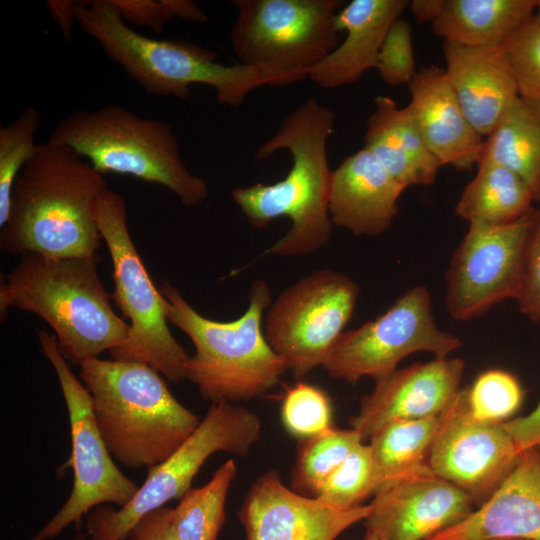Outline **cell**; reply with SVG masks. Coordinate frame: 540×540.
Instances as JSON below:
<instances>
[{"instance_id": "1", "label": "cell", "mask_w": 540, "mask_h": 540, "mask_svg": "<svg viewBox=\"0 0 540 540\" xmlns=\"http://www.w3.org/2000/svg\"><path fill=\"white\" fill-rule=\"evenodd\" d=\"M107 189L103 174L70 147L39 144L13 187L1 249L50 258L98 253L95 212Z\"/></svg>"}, {"instance_id": "2", "label": "cell", "mask_w": 540, "mask_h": 540, "mask_svg": "<svg viewBox=\"0 0 540 540\" xmlns=\"http://www.w3.org/2000/svg\"><path fill=\"white\" fill-rule=\"evenodd\" d=\"M334 112L309 97L289 113L278 131L265 141L255 157L266 159L286 149L292 165L284 179L265 185L256 183L231 191V198L249 223L264 228L287 216L289 231L268 252L279 256L312 253L325 246L332 235L329 213L332 170L327 143L333 132Z\"/></svg>"}, {"instance_id": "3", "label": "cell", "mask_w": 540, "mask_h": 540, "mask_svg": "<svg viewBox=\"0 0 540 540\" xmlns=\"http://www.w3.org/2000/svg\"><path fill=\"white\" fill-rule=\"evenodd\" d=\"M19 257L0 286L1 320L10 307L38 315L53 329L63 357L79 366L125 342L130 326L111 306L98 274L99 253Z\"/></svg>"}, {"instance_id": "4", "label": "cell", "mask_w": 540, "mask_h": 540, "mask_svg": "<svg viewBox=\"0 0 540 540\" xmlns=\"http://www.w3.org/2000/svg\"><path fill=\"white\" fill-rule=\"evenodd\" d=\"M79 376L110 454L125 467L156 466L200 424L146 363L95 357L80 365Z\"/></svg>"}, {"instance_id": "5", "label": "cell", "mask_w": 540, "mask_h": 540, "mask_svg": "<svg viewBox=\"0 0 540 540\" xmlns=\"http://www.w3.org/2000/svg\"><path fill=\"white\" fill-rule=\"evenodd\" d=\"M76 21L151 95L186 99L193 84H204L214 88L220 104L239 107L254 89L276 86L266 73L241 63L224 65L214 51L198 44L138 33L123 20L113 0L76 1Z\"/></svg>"}, {"instance_id": "6", "label": "cell", "mask_w": 540, "mask_h": 540, "mask_svg": "<svg viewBox=\"0 0 540 540\" xmlns=\"http://www.w3.org/2000/svg\"><path fill=\"white\" fill-rule=\"evenodd\" d=\"M159 290L168 321L181 329L195 348L186 366L187 379L211 404L260 397L288 371L262 331L263 313L271 305V290L264 280L252 283L246 311L230 322L202 316L167 280L161 281Z\"/></svg>"}, {"instance_id": "7", "label": "cell", "mask_w": 540, "mask_h": 540, "mask_svg": "<svg viewBox=\"0 0 540 540\" xmlns=\"http://www.w3.org/2000/svg\"><path fill=\"white\" fill-rule=\"evenodd\" d=\"M47 142L70 147L101 174L130 175L159 184L186 207L208 196L206 182L186 167L172 127L123 106L75 110L58 122Z\"/></svg>"}, {"instance_id": "8", "label": "cell", "mask_w": 540, "mask_h": 540, "mask_svg": "<svg viewBox=\"0 0 540 540\" xmlns=\"http://www.w3.org/2000/svg\"><path fill=\"white\" fill-rule=\"evenodd\" d=\"M340 0H233L237 10L230 41L239 63L285 86L309 71L339 44Z\"/></svg>"}, {"instance_id": "9", "label": "cell", "mask_w": 540, "mask_h": 540, "mask_svg": "<svg viewBox=\"0 0 540 540\" xmlns=\"http://www.w3.org/2000/svg\"><path fill=\"white\" fill-rule=\"evenodd\" d=\"M95 216L112 260V297L130 321L125 342L109 351L112 359L146 363L175 383L187 379L190 356L173 337L163 297L134 246L123 196L108 188L97 203Z\"/></svg>"}, {"instance_id": "10", "label": "cell", "mask_w": 540, "mask_h": 540, "mask_svg": "<svg viewBox=\"0 0 540 540\" xmlns=\"http://www.w3.org/2000/svg\"><path fill=\"white\" fill-rule=\"evenodd\" d=\"M262 423L254 412L231 402L211 404L195 431L164 461L148 468L145 481L132 500L120 509L97 507L88 514L91 540H125L145 514L179 499L194 477L216 452L245 457L261 439Z\"/></svg>"}, {"instance_id": "11", "label": "cell", "mask_w": 540, "mask_h": 540, "mask_svg": "<svg viewBox=\"0 0 540 540\" xmlns=\"http://www.w3.org/2000/svg\"><path fill=\"white\" fill-rule=\"evenodd\" d=\"M43 355L53 366L66 403L71 455L64 464L73 471L71 494L59 511L31 540H50L68 525L80 526L82 516L101 504L127 505L139 486L115 464L97 426L91 396L61 354L56 336L40 330Z\"/></svg>"}, {"instance_id": "12", "label": "cell", "mask_w": 540, "mask_h": 540, "mask_svg": "<svg viewBox=\"0 0 540 540\" xmlns=\"http://www.w3.org/2000/svg\"><path fill=\"white\" fill-rule=\"evenodd\" d=\"M461 345L458 337L438 328L430 292L418 285L374 320L343 332L322 367L330 377L348 383L364 377L376 381L396 370L410 354L429 352L446 358Z\"/></svg>"}, {"instance_id": "13", "label": "cell", "mask_w": 540, "mask_h": 540, "mask_svg": "<svg viewBox=\"0 0 540 540\" xmlns=\"http://www.w3.org/2000/svg\"><path fill=\"white\" fill-rule=\"evenodd\" d=\"M358 294L350 277L321 269L287 287L271 303L265 336L295 379L324 364L352 318Z\"/></svg>"}, {"instance_id": "14", "label": "cell", "mask_w": 540, "mask_h": 540, "mask_svg": "<svg viewBox=\"0 0 540 540\" xmlns=\"http://www.w3.org/2000/svg\"><path fill=\"white\" fill-rule=\"evenodd\" d=\"M536 208L505 225L469 224L446 272L450 316L467 321L497 303L517 299Z\"/></svg>"}, {"instance_id": "15", "label": "cell", "mask_w": 540, "mask_h": 540, "mask_svg": "<svg viewBox=\"0 0 540 540\" xmlns=\"http://www.w3.org/2000/svg\"><path fill=\"white\" fill-rule=\"evenodd\" d=\"M520 453L504 422H484L471 414L466 386L441 413L428 462L434 474L464 490L479 507L509 475Z\"/></svg>"}, {"instance_id": "16", "label": "cell", "mask_w": 540, "mask_h": 540, "mask_svg": "<svg viewBox=\"0 0 540 540\" xmlns=\"http://www.w3.org/2000/svg\"><path fill=\"white\" fill-rule=\"evenodd\" d=\"M369 513L370 504L345 509L300 494L270 470L252 483L237 516L245 540H336Z\"/></svg>"}, {"instance_id": "17", "label": "cell", "mask_w": 540, "mask_h": 540, "mask_svg": "<svg viewBox=\"0 0 540 540\" xmlns=\"http://www.w3.org/2000/svg\"><path fill=\"white\" fill-rule=\"evenodd\" d=\"M475 506L464 490L434 473L414 476L374 495L366 532L381 540H427L465 520Z\"/></svg>"}, {"instance_id": "18", "label": "cell", "mask_w": 540, "mask_h": 540, "mask_svg": "<svg viewBox=\"0 0 540 540\" xmlns=\"http://www.w3.org/2000/svg\"><path fill=\"white\" fill-rule=\"evenodd\" d=\"M464 369L461 358L449 357L397 368L361 398L350 428L366 439L391 423L441 414L460 390Z\"/></svg>"}, {"instance_id": "19", "label": "cell", "mask_w": 540, "mask_h": 540, "mask_svg": "<svg viewBox=\"0 0 540 540\" xmlns=\"http://www.w3.org/2000/svg\"><path fill=\"white\" fill-rule=\"evenodd\" d=\"M407 86L410 93L407 107L440 166L469 170L477 165L485 138L466 117L444 68L421 67Z\"/></svg>"}, {"instance_id": "20", "label": "cell", "mask_w": 540, "mask_h": 540, "mask_svg": "<svg viewBox=\"0 0 540 540\" xmlns=\"http://www.w3.org/2000/svg\"><path fill=\"white\" fill-rule=\"evenodd\" d=\"M540 540V450L529 448L465 520L427 540Z\"/></svg>"}, {"instance_id": "21", "label": "cell", "mask_w": 540, "mask_h": 540, "mask_svg": "<svg viewBox=\"0 0 540 540\" xmlns=\"http://www.w3.org/2000/svg\"><path fill=\"white\" fill-rule=\"evenodd\" d=\"M404 190L363 147L332 171L331 220L356 236L380 235L391 227Z\"/></svg>"}, {"instance_id": "22", "label": "cell", "mask_w": 540, "mask_h": 540, "mask_svg": "<svg viewBox=\"0 0 540 540\" xmlns=\"http://www.w3.org/2000/svg\"><path fill=\"white\" fill-rule=\"evenodd\" d=\"M449 81L466 117L487 137L512 102L517 84L501 47H465L443 44Z\"/></svg>"}, {"instance_id": "23", "label": "cell", "mask_w": 540, "mask_h": 540, "mask_svg": "<svg viewBox=\"0 0 540 540\" xmlns=\"http://www.w3.org/2000/svg\"><path fill=\"white\" fill-rule=\"evenodd\" d=\"M410 5L408 0H352L336 14V28L345 31L342 42L308 77L323 89L358 81L376 68L381 45L391 24Z\"/></svg>"}, {"instance_id": "24", "label": "cell", "mask_w": 540, "mask_h": 540, "mask_svg": "<svg viewBox=\"0 0 540 540\" xmlns=\"http://www.w3.org/2000/svg\"><path fill=\"white\" fill-rule=\"evenodd\" d=\"M364 148L405 189L432 185L441 167L425 145L408 107H398L388 96L374 99Z\"/></svg>"}, {"instance_id": "25", "label": "cell", "mask_w": 540, "mask_h": 540, "mask_svg": "<svg viewBox=\"0 0 540 540\" xmlns=\"http://www.w3.org/2000/svg\"><path fill=\"white\" fill-rule=\"evenodd\" d=\"M537 0H438L430 23L444 42L502 47L535 14Z\"/></svg>"}, {"instance_id": "26", "label": "cell", "mask_w": 540, "mask_h": 540, "mask_svg": "<svg viewBox=\"0 0 540 540\" xmlns=\"http://www.w3.org/2000/svg\"><path fill=\"white\" fill-rule=\"evenodd\" d=\"M501 165L518 175L540 202V102L517 97L485 137L478 163ZM477 163V164H478Z\"/></svg>"}, {"instance_id": "27", "label": "cell", "mask_w": 540, "mask_h": 540, "mask_svg": "<svg viewBox=\"0 0 540 540\" xmlns=\"http://www.w3.org/2000/svg\"><path fill=\"white\" fill-rule=\"evenodd\" d=\"M440 423L441 414L398 421L369 438L375 494L403 479L433 473L428 460Z\"/></svg>"}, {"instance_id": "28", "label": "cell", "mask_w": 540, "mask_h": 540, "mask_svg": "<svg viewBox=\"0 0 540 540\" xmlns=\"http://www.w3.org/2000/svg\"><path fill=\"white\" fill-rule=\"evenodd\" d=\"M534 197L526 183L496 163L477 164V173L466 184L455 214L469 224L505 225L526 215Z\"/></svg>"}, {"instance_id": "29", "label": "cell", "mask_w": 540, "mask_h": 540, "mask_svg": "<svg viewBox=\"0 0 540 540\" xmlns=\"http://www.w3.org/2000/svg\"><path fill=\"white\" fill-rule=\"evenodd\" d=\"M237 474L233 459L226 460L203 486L188 489L172 509V525L180 540H218L226 521L225 503Z\"/></svg>"}, {"instance_id": "30", "label": "cell", "mask_w": 540, "mask_h": 540, "mask_svg": "<svg viewBox=\"0 0 540 540\" xmlns=\"http://www.w3.org/2000/svg\"><path fill=\"white\" fill-rule=\"evenodd\" d=\"M362 440L361 434L353 428L334 427L300 439L290 488L314 497L327 477Z\"/></svg>"}, {"instance_id": "31", "label": "cell", "mask_w": 540, "mask_h": 540, "mask_svg": "<svg viewBox=\"0 0 540 540\" xmlns=\"http://www.w3.org/2000/svg\"><path fill=\"white\" fill-rule=\"evenodd\" d=\"M40 124V111L26 107L12 122L0 126V228L8 219L15 182L38 150L35 139Z\"/></svg>"}, {"instance_id": "32", "label": "cell", "mask_w": 540, "mask_h": 540, "mask_svg": "<svg viewBox=\"0 0 540 540\" xmlns=\"http://www.w3.org/2000/svg\"><path fill=\"white\" fill-rule=\"evenodd\" d=\"M375 494L369 445L358 444L327 477L316 492L317 499L339 508H353Z\"/></svg>"}, {"instance_id": "33", "label": "cell", "mask_w": 540, "mask_h": 540, "mask_svg": "<svg viewBox=\"0 0 540 540\" xmlns=\"http://www.w3.org/2000/svg\"><path fill=\"white\" fill-rule=\"evenodd\" d=\"M468 405L478 420L503 423L514 415L523 402V389L517 378L504 370L490 369L467 386Z\"/></svg>"}, {"instance_id": "34", "label": "cell", "mask_w": 540, "mask_h": 540, "mask_svg": "<svg viewBox=\"0 0 540 540\" xmlns=\"http://www.w3.org/2000/svg\"><path fill=\"white\" fill-rule=\"evenodd\" d=\"M281 418L286 430L300 438L319 434L332 427V404L321 388L298 382L284 396Z\"/></svg>"}, {"instance_id": "35", "label": "cell", "mask_w": 540, "mask_h": 540, "mask_svg": "<svg viewBox=\"0 0 540 540\" xmlns=\"http://www.w3.org/2000/svg\"><path fill=\"white\" fill-rule=\"evenodd\" d=\"M501 48L519 96L540 102V21L534 15Z\"/></svg>"}, {"instance_id": "36", "label": "cell", "mask_w": 540, "mask_h": 540, "mask_svg": "<svg viewBox=\"0 0 540 540\" xmlns=\"http://www.w3.org/2000/svg\"><path fill=\"white\" fill-rule=\"evenodd\" d=\"M390 86L408 84L416 73L411 24L401 18L389 27L381 45L376 68Z\"/></svg>"}, {"instance_id": "37", "label": "cell", "mask_w": 540, "mask_h": 540, "mask_svg": "<svg viewBox=\"0 0 540 540\" xmlns=\"http://www.w3.org/2000/svg\"><path fill=\"white\" fill-rule=\"evenodd\" d=\"M530 234L522 284L516 299L520 312L532 321L540 320V202Z\"/></svg>"}, {"instance_id": "38", "label": "cell", "mask_w": 540, "mask_h": 540, "mask_svg": "<svg viewBox=\"0 0 540 540\" xmlns=\"http://www.w3.org/2000/svg\"><path fill=\"white\" fill-rule=\"evenodd\" d=\"M123 20L162 33L175 19L167 0H113Z\"/></svg>"}, {"instance_id": "39", "label": "cell", "mask_w": 540, "mask_h": 540, "mask_svg": "<svg viewBox=\"0 0 540 540\" xmlns=\"http://www.w3.org/2000/svg\"><path fill=\"white\" fill-rule=\"evenodd\" d=\"M172 509L163 506L143 515L131 528L129 540H180L171 521Z\"/></svg>"}, {"instance_id": "40", "label": "cell", "mask_w": 540, "mask_h": 540, "mask_svg": "<svg viewBox=\"0 0 540 540\" xmlns=\"http://www.w3.org/2000/svg\"><path fill=\"white\" fill-rule=\"evenodd\" d=\"M504 426L520 452L529 448L540 450V402L531 413L509 419Z\"/></svg>"}, {"instance_id": "41", "label": "cell", "mask_w": 540, "mask_h": 540, "mask_svg": "<svg viewBox=\"0 0 540 540\" xmlns=\"http://www.w3.org/2000/svg\"><path fill=\"white\" fill-rule=\"evenodd\" d=\"M46 7L57 23L65 40L69 43L74 20H76V1L71 0H49Z\"/></svg>"}, {"instance_id": "42", "label": "cell", "mask_w": 540, "mask_h": 540, "mask_svg": "<svg viewBox=\"0 0 540 540\" xmlns=\"http://www.w3.org/2000/svg\"><path fill=\"white\" fill-rule=\"evenodd\" d=\"M167 1L175 18L200 24L208 21L207 14L191 0Z\"/></svg>"}, {"instance_id": "43", "label": "cell", "mask_w": 540, "mask_h": 540, "mask_svg": "<svg viewBox=\"0 0 540 540\" xmlns=\"http://www.w3.org/2000/svg\"><path fill=\"white\" fill-rule=\"evenodd\" d=\"M438 0H414L410 2L413 16L419 23H431L435 17Z\"/></svg>"}, {"instance_id": "44", "label": "cell", "mask_w": 540, "mask_h": 540, "mask_svg": "<svg viewBox=\"0 0 540 540\" xmlns=\"http://www.w3.org/2000/svg\"><path fill=\"white\" fill-rule=\"evenodd\" d=\"M363 540H381L380 538H378L376 535L374 534H371L369 532H366L365 534V537L363 538Z\"/></svg>"}, {"instance_id": "45", "label": "cell", "mask_w": 540, "mask_h": 540, "mask_svg": "<svg viewBox=\"0 0 540 540\" xmlns=\"http://www.w3.org/2000/svg\"><path fill=\"white\" fill-rule=\"evenodd\" d=\"M535 17L540 21V0H537Z\"/></svg>"}, {"instance_id": "46", "label": "cell", "mask_w": 540, "mask_h": 540, "mask_svg": "<svg viewBox=\"0 0 540 540\" xmlns=\"http://www.w3.org/2000/svg\"><path fill=\"white\" fill-rule=\"evenodd\" d=\"M87 539V535L86 534H83V533H78L73 540H86Z\"/></svg>"}, {"instance_id": "47", "label": "cell", "mask_w": 540, "mask_h": 540, "mask_svg": "<svg viewBox=\"0 0 540 540\" xmlns=\"http://www.w3.org/2000/svg\"><path fill=\"white\" fill-rule=\"evenodd\" d=\"M496 540H514V539H496Z\"/></svg>"}]
</instances>
